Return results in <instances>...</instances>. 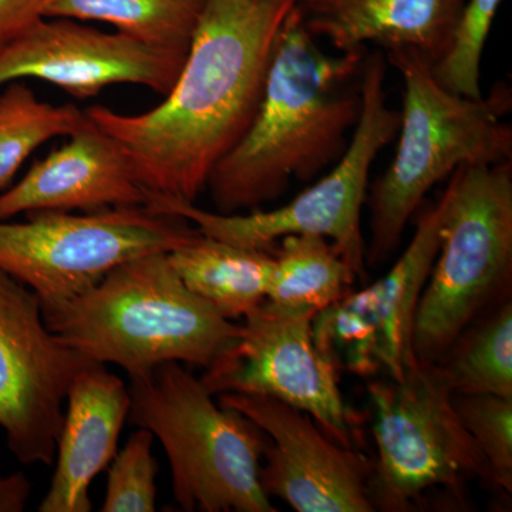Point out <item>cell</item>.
Returning a JSON list of instances; mask_svg holds the SVG:
<instances>
[{"label":"cell","mask_w":512,"mask_h":512,"mask_svg":"<svg viewBox=\"0 0 512 512\" xmlns=\"http://www.w3.org/2000/svg\"><path fill=\"white\" fill-rule=\"evenodd\" d=\"M299 0H210L173 89L156 109L87 119L120 148L151 197L195 202L247 133L279 29Z\"/></svg>","instance_id":"cell-1"},{"label":"cell","mask_w":512,"mask_h":512,"mask_svg":"<svg viewBox=\"0 0 512 512\" xmlns=\"http://www.w3.org/2000/svg\"><path fill=\"white\" fill-rule=\"evenodd\" d=\"M365 59L366 49L326 53L298 2L276 36L251 126L208 178L217 212L258 210L292 180L311 181L338 163L359 121Z\"/></svg>","instance_id":"cell-2"},{"label":"cell","mask_w":512,"mask_h":512,"mask_svg":"<svg viewBox=\"0 0 512 512\" xmlns=\"http://www.w3.org/2000/svg\"><path fill=\"white\" fill-rule=\"evenodd\" d=\"M42 311L57 338L130 377L168 362L210 369L241 336V325L183 284L167 252L114 266L86 292Z\"/></svg>","instance_id":"cell-3"},{"label":"cell","mask_w":512,"mask_h":512,"mask_svg":"<svg viewBox=\"0 0 512 512\" xmlns=\"http://www.w3.org/2000/svg\"><path fill=\"white\" fill-rule=\"evenodd\" d=\"M386 60L402 77L403 107L396 156L367 190L366 262L372 266L396 252L434 185L463 165H497L512 158V128L504 120L511 109L507 86L473 99L444 87L433 64L413 50H386Z\"/></svg>","instance_id":"cell-4"},{"label":"cell","mask_w":512,"mask_h":512,"mask_svg":"<svg viewBox=\"0 0 512 512\" xmlns=\"http://www.w3.org/2000/svg\"><path fill=\"white\" fill-rule=\"evenodd\" d=\"M134 426L163 444L181 510L275 512L259 483L269 437L244 414L214 402L183 363L130 377Z\"/></svg>","instance_id":"cell-5"},{"label":"cell","mask_w":512,"mask_h":512,"mask_svg":"<svg viewBox=\"0 0 512 512\" xmlns=\"http://www.w3.org/2000/svg\"><path fill=\"white\" fill-rule=\"evenodd\" d=\"M439 254L414 318V357L437 363L485 312L511 299L512 164L450 175Z\"/></svg>","instance_id":"cell-6"},{"label":"cell","mask_w":512,"mask_h":512,"mask_svg":"<svg viewBox=\"0 0 512 512\" xmlns=\"http://www.w3.org/2000/svg\"><path fill=\"white\" fill-rule=\"evenodd\" d=\"M386 57L366 56L360 77V109L349 146L332 170L284 207L247 214L201 210L195 202L151 197L148 210L177 215L192 222L205 237L274 252L286 235H320L332 242L357 278L366 276V241L362 210L370 185V170L383 148L399 133L400 111L387 104Z\"/></svg>","instance_id":"cell-7"},{"label":"cell","mask_w":512,"mask_h":512,"mask_svg":"<svg viewBox=\"0 0 512 512\" xmlns=\"http://www.w3.org/2000/svg\"><path fill=\"white\" fill-rule=\"evenodd\" d=\"M367 389L376 443L367 483L373 510L416 511L430 491L460 493L471 478L493 487L437 363L416 359L403 379L375 380Z\"/></svg>","instance_id":"cell-8"},{"label":"cell","mask_w":512,"mask_h":512,"mask_svg":"<svg viewBox=\"0 0 512 512\" xmlns=\"http://www.w3.org/2000/svg\"><path fill=\"white\" fill-rule=\"evenodd\" d=\"M177 215L117 207L73 215L28 212V221H0V269L39 296L42 305L86 292L114 266L171 252L200 235Z\"/></svg>","instance_id":"cell-9"},{"label":"cell","mask_w":512,"mask_h":512,"mask_svg":"<svg viewBox=\"0 0 512 512\" xmlns=\"http://www.w3.org/2000/svg\"><path fill=\"white\" fill-rule=\"evenodd\" d=\"M47 328L32 289L0 269V427L26 466H50L74 377L92 365Z\"/></svg>","instance_id":"cell-10"},{"label":"cell","mask_w":512,"mask_h":512,"mask_svg":"<svg viewBox=\"0 0 512 512\" xmlns=\"http://www.w3.org/2000/svg\"><path fill=\"white\" fill-rule=\"evenodd\" d=\"M315 315L265 299L245 315L235 345L200 379L212 396L259 394L291 404L330 437L352 446L353 416L343 402L338 370L313 339Z\"/></svg>","instance_id":"cell-11"},{"label":"cell","mask_w":512,"mask_h":512,"mask_svg":"<svg viewBox=\"0 0 512 512\" xmlns=\"http://www.w3.org/2000/svg\"><path fill=\"white\" fill-rule=\"evenodd\" d=\"M218 403L254 421L269 437L259 483L298 512H375L367 495L372 461L330 437L313 417L259 394H218Z\"/></svg>","instance_id":"cell-12"},{"label":"cell","mask_w":512,"mask_h":512,"mask_svg":"<svg viewBox=\"0 0 512 512\" xmlns=\"http://www.w3.org/2000/svg\"><path fill=\"white\" fill-rule=\"evenodd\" d=\"M187 55L73 19L42 18L0 49V86L33 77L77 99L113 84H140L167 96Z\"/></svg>","instance_id":"cell-13"},{"label":"cell","mask_w":512,"mask_h":512,"mask_svg":"<svg viewBox=\"0 0 512 512\" xmlns=\"http://www.w3.org/2000/svg\"><path fill=\"white\" fill-rule=\"evenodd\" d=\"M150 198L117 144L90 121L0 194V221L33 211L147 207Z\"/></svg>","instance_id":"cell-14"},{"label":"cell","mask_w":512,"mask_h":512,"mask_svg":"<svg viewBox=\"0 0 512 512\" xmlns=\"http://www.w3.org/2000/svg\"><path fill=\"white\" fill-rule=\"evenodd\" d=\"M56 447L52 484L40 512L93 510L90 485L117 454L130 413V389L106 365L94 362L74 377Z\"/></svg>","instance_id":"cell-15"},{"label":"cell","mask_w":512,"mask_h":512,"mask_svg":"<svg viewBox=\"0 0 512 512\" xmlns=\"http://www.w3.org/2000/svg\"><path fill=\"white\" fill-rule=\"evenodd\" d=\"M306 28L336 52L407 49L431 64L446 55L463 0H299Z\"/></svg>","instance_id":"cell-16"},{"label":"cell","mask_w":512,"mask_h":512,"mask_svg":"<svg viewBox=\"0 0 512 512\" xmlns=\"http://www.w3.org/2000/svg\"><path fill=\"white\" fill-rule=\"evenodd\" d=\"M412 241L393 268L365 288L379 335V357L389 379H403L416 362L412 336L421 293L439 254L446 200L421 205Z\"/></svg>","instance_id":"cell-17"},{"label":"cell","mask_w":512,"mask_h":512,"mask_svg":"<svg viewBox=\"0 0 512 512\" xmlns=\"http://www.w3.org/2000/svg\"><path fill=\"white\" fill-rule=\"evenodd\" d=\"M167 255L183 284L224 318H245L268 296L274 252L200 234Z\"/></svg>","instance_id":"cell-18"},{"label":"cell","mask_w":512,"mask_h":512,"mask_svg":"<svg viewBox=\"0 0 512 512\" xmlns=\"http://www.w3.org/2000/svg\"><path fill=\"white\" fill-rule=\"evenodd\" d=\"M210 0H43V18L103 22L117 32L188 53Z\"/></svg>","instance_id":"cell-19"},{"label":"cell","mask_w":512,"mask_h":512,"mask_svg":"<svg viewBox=\"0 0 512 512\" xmlns=\"http://www.w3.org/2000/svg\"><path fill=\"white\" fill-rule=\"evenodd\" d=\"M269 285V302L293 311L318 313L352 289L357 276L332 242L320 235L279 239Z\"/></svg>","instance_id":"cell-20"},{"label":"cell","mask_w":512,"mask_h":512,"mask_svg":"<svg viewBox=\"0 0 512 512\" xmlns=\"http://www.w3.org/2000/svg\"><path fill=\"white\" fill-rule=\"evenodd\" d=\"M437 365L457 396L512 397L511 299L470 323Z\"/></svg>","instance_id":"cell-21"},{"label":"cell","mask_w":512,"mask_h":512,"mask_svg":"<svg viewBox=\"0 0 512 512\" xmlns=\"http://www.w3.org/2000/svg\"><path fill=\"white\" fill-rule=\"evenodd\" d=\"M90 121L72 104L53 106L40 101L28 86L12 82L0 94V194L33 151L56 137H70Z\"/></svg>","instance_id":"cell-22"},{"label":"cell","mask_w":512,"mask_h":512,"mask_svg":"<svg viewBox=\"0 0 512 512\" xmlns=\"http://www.w3.org/2000/svg\"><path fill=\"white\" fill-rule=\"evenodd\" d=\"M313 339L323 356L338 370L369 377L382 370L379 335L365 289H350L339 301L316 313Z\"/></svg>","instance_id":"cell-23"},{"label":"cell","mask_w":512,"mask_h":512,"mask_svg":"<svg viewBox=\"0 0 512 512\" xmlns=\"http://www.w3.org/2000/svg\"><path fill=\"white\" fill-rule=\"evenodd\" d=\"M503 0H463L460 19L446 55L433 73L444 87L461 96H483L481 62L491 26Z\"/></svg>","instance_id":"cell-24"},{"label":"cell","mask_w":512,"mask_h":512,"mask_svg":"<svg viewBox=\"0 0 512 512\" xmlns=\"http://www.w3.org/2000/svg\"><path fill=\"white\" fill-rule=\"evenodd\" d=\"M453 403L461 423L487 461L494 490L511 498L512 397L453 394Z\"/></svg>","instance_id":"cell-25"},{"label":"cell","mask_w":512,"mask_h":512,"mask_svg":"<svg viewBox=\"0 0 512 512\" xmlns=\"http://www.w3.org/2000/svg\"><path fill=\"white\" fill-rule=\"evenodd\" d=\"M154 436L138 427L126 446L111 460L103 512L156 511L158 464Z\"/></svg>","instance_id":"cell-26"},{"label":"cell","mask_w":512,"mask_h":512,"mask_svg":"<svg viewBox=\"0 0 512 512\" xmlns=\"http://www.w3.org/2000/svg\"><path fill=\"white\" fill-rule=\"evenodd\" d=\"M43 0H0V49L42 19Z\"/></svg>","instance_id":"cell-27"},{"label":"cell","mask_w":512,"mask_h":512,"mask_svg":"<svg viewBox=\"0 0 512 512\" xmlns=\"http://www.w3.org/2000/svg\"><path fill=\"white\" fill-rule=\"evenodd\" d=\"M32 484L23 473L0 476V512H22L28 508Z\"/></svg>","instance_id":"cell-28"}]
</instances>
